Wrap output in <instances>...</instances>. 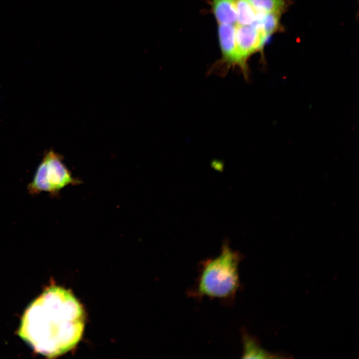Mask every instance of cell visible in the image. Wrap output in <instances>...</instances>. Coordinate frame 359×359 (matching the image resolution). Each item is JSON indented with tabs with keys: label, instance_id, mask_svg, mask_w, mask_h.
Returning <instances> with one entry per match:
<instances>
[{
	"label": "cell",
	"instance_id": "cell-1",
	"mask_svg": "<svg viewBox=\"0 0 359 359\" xmlns=\"http://www.w3.org/2000/svg\"><path fill=\"white\" fill-rule=\"evenodd\" d=\"M82 307L69 290L47 288L25 311L18 335L36 352L48 358L74 348L84 328Z\"/></svg>",
	"mask_w": 359,
	"mask_h": 359
},
{
	"label": "cell",
	"instance_id": "cell-2",
	"mask_svg": "<svg viewBox=\"0 0 359 359\" xmlns=\"http://www.w3.org/2000/svg\"><path fill=\"white\" fill-rule=\"evenodd\" d=\"M242 258L240 252L233 250L225 240L217 256L201 263L192 295L231 301L239 288L238 266Z\"/></svg>",
	"mask_w": 359,
	"mask_h": 359
},
{
	"label": "cell",
	"instance_id": "cell-3",
	"mask_svg": "<svg viewBox=\"0 0 359 359\" xmlns=\"http://www.w3.org/2000/svg\"><path fill=\"white\" fill-rule=\"evenodd\" d=\"M80 182L66 167L61 157L50 150L45 153L31 181L27 185V190L32 195L46 192L51 196H56L66 186Z\"/></svg>",
	"mask_w": 359,
	"mask_h": 359
},
{
	"label": "cell",
	"instance_id": "cell-4",
	"mask_svg": "<svg viewBox=\"0 0 359 359\" xmlns=\"http://www.w3.org/2000/svg\"><path fill=\"white\" fill-rule=\"evenodd\" d=\"M268 37L260 28L252 24H235L238 67L245 78H247L248 77V59L252 55L262 48Z\"/></svg>",
	"mask_w": 359,
	"mask_h": 359
},
{
	"label": "cell",
	"instance_id": "cell-5",
	"mask_svg": "<svg viewBox=\"0 0 359 359\" xmlns=\"http://www.w3.org/2000/svg\"><path fill=\"white\" fill-rule=\"evenodd\" d=\"M218 33L222 58L210 73L223 76L230 69L238 67L235 24H219Z\"/></svg>",
	"mask_w": 359,
	"mask_h": 359
},
{
	"label": "cell",
	"instance_id": "cell-6",
	"mask_svg": "<svg viewBox=\"0 0 359 359\" xmlns=\"http://www.w3.org/2000/svg\"><path fill=\"white\" fill-rule=\"evenodd\" d=\"M211 7L218 24H237L233 0H212Z\"/></svg>",
	"mask_w": 359,
	"mask_h": 359
},
{
	"label": "cell",
	"instance_id": "cell-7",
	"mask_svg": "<svg viewBox=\"0 0 359 359\" xmlns=\"http://www.w3.org/2000/svg\"><path fill=\"white\" fill-rule=\"evenodd\" d=\"M237 15V24H251L256 19L258 12L248 0H233Z\"/></svg>",
	"mask_w": 359,
	"mask_h": 359
},
{
	"label": "cell",
	"instance_id": "cell-8",
	"mask_svg": "<svg viewBox=\"0 0 359 359\" xmlns=\"http://www.w3.org/2000/svg\"><path fill=\"white\" fill-rule=\"evenodd\" d=\"M243 358H271L275 355L264 351L259 343L252 337L245 334L243 335Z\"/></svg>",
	"mask_w": 359,
	"mask_h": 359
},
{
	"label": "cell",
	"instance_id": "cell-9",
	"mask_svg": "<svg viewBox=\"0 0 359 359\" xmlns=\"http://www.w3.org/2000/svg\"><path fill=\"white\" fill-rule=\"evenodd\" d=\"M259 13L282 14L286 7L284 0H248Z\"/></svg>",
	"mask_w": 359,
	"mask_h": 359
}]
</instances>
